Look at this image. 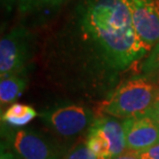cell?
Listing matches in <instances>:
<instances>
[{"instance_id": "1", "label": "cell", "mask_w": 159, "mask_h": 159, "mask_svg": "<svg viewBox=\"0 0 159 159\" xmlns=\"http://www.w3.org/2000/svg\"><path fill=\"white\" fill-rule=\"evenodd\" d=\"M63 8L49 40L62 72L111 83L149 55L124 0H68Z\"/></svg>"}, {"instance_id": "2", "label": "cell", "mask_w": 159, "mask_h": 159, "mask_svg": "<svg viewBox=\"0 0 159 159\" xmlns=\"http://www.w3.org/2000/svg\"><path fill=\"white\" fill-rule=\"evenodd\" d=\"M159 85L141 75L121 83L98 106V113L117 119H130L150 112Z\"/></svg>"}, {"instance_id": "3", "label": "cell", "mask_w": 159, "mask_h": 159, "mask_svg": "<svg viewBox=\"0 0 159 159\" xmlns=\"http://www.w3.org/2000/svg\"><path fill=\"white\" fill-rule=\"evenodd\" d=\"M33 34L26 25L19 24L0 40V78L24 74L31 58Z\"/></svg>"}, {"instance_id": "4", "label": "cell", "mask_w": 159, "mask_h": 159, "mask_svg": "<svg viewBox=\"0 0 159 159\" xmlns=\"http://www.w3.org/2000/svg\"><path fill=\"white\" fill-rule=\"evenodd\" d=\"M40 118L51 131L60 138H75L91 127L95 116L81 104L67 103L51 107L40 114Z\"/></svg>"}, {"instance_id": "5", "label": "cell", "mask_w": 159, "mask_h": 159, "mask_svg": "<svg viewBox=\"0 0 159 159\" xmlns=\"http://www.w3.org/2000/svg\"><path fill=\"white\" fill-rule=\"evenodd\" d=\"M12 152L22 159H61L62 150L51 136L35 129H16L6 134Z\"/></svg>"}, {"instance_id": "6", "label": "cell", "mask_w": 159, "mask_h": 159, "mask_svg": "<svg viewBox=\"0 0 159 159\" xmlns=\"http://www.w3.org/2000/svg\"><path fill=\"white\" fill-rule=\"evenodd\" d=\"M129 9L133 27L145 48L151 52L159 41L158 0H124Z\"/></svg>"}, {"instance_id": "7", "label": "cell", "mask_w": 159, "mask_h": 159, "mask_svg": "<svg viewBox=\"0 0 159 159\" xmlns=\"http://www.w3.org/2000/svg\"><path fill=\"white\" fill-rule=\"evenodd\" d=\"M123 126L127 151L141 153L159 143V125L149 114L124 120Z\"/></svg>"}, {"instance_id": "8", "label": "cell", "mask_w": 159, "mask_h": 159, "mask_svg": "<svg viewBox=\"0 0 159 159\" xmlns=\"http://www.w3.org/2000/svg\"><path fill=\"white\" fill-rule=\"evenodd\" d=\"M93 125L102 130L104 135L109 139L112 157L119 156L126 151L125 132H124L123 122L114 117L99 114L95 117Z\"/></svg>"}, {"instance_id": "9", "label": "cell", "mask_w": 159, "mask_h": 159, "mask_svg": "<svg viewBox=\"0 0 159 159\" xmlns=\"http://www.w3.org/2000/svg\"><path fill=\"white\" fill-rule=\"evenodd\" d=\"M36 116L37 112L34 107L28 104L15 102L2 113L1 121L11 127L20 128L28 125Z\"/></svg>"}, {"instance_id": "10", "label": "cell", "mask_w": 159, "mask_h": 159, "mask_svg": "<svg viewBox=\"0 0 159 159\" xmlns=\"http://www.w3.org/2000/svg\"><path fill=\"white\" fill-rule=\"evenodd\" d=\"M25 74V72H24ZM24 74L9 75L0 81V101L1 107L12 104L21 96L27 86V79Z\"/></svg>"}, {"instance_id": "11", "label": "cell", "mask_w": 159, "mask_h": 159, "mask_svg": "<svg viewBox=\"0 0 159 159\" xmlns=\"http://www.w3.org/2000/svg\"><path fill=\"white\" fill-rule=\"evenodd\" d=\"M86 145L96 159H112L109 139L102 130L92 124L86 136Z\"/></svg>"}, {"instance_id": "12", "label": "cell", "mask_w": 159, "mask_h": 159, "mask_svg": "<svg viewBox=\"0 0 159 159\" xmlns=\"http://www.w3.org/2000/svg\"><path fill=\"white\" fill-rule=\"evenodd\" d=\"M68 0H18V11L20 15L27 17L47 11H55L63 7Z\"/></svg>"}, {"instance_id": "13", "label": "cell", "mask_w": 159, "mask_h": 159, "mask_svg": "<svg viewBox=\"0 0 159 159\" xmlns=\"http://www.w3.org/2000/svg\"><path fill=\"white\" fill-rule=\"evenodd\" d=\"M142 72L144 77L159 84V41L146 57L142 65Z\"/></svg>"}, {"instance_id": "14", "label": "cell", "mask_w": 159, "mask_h": 159, "mask_svg": "<svg viewBox=\"0 0 159 159\" xmlns=\"http://www.w3.org/2000/svg\"><path fill=\"white\" fill-rule=\"evenodd\" d=\"M63 159H96V157L89 150L86 143L81 142L74 146Z\"/></svg>"}, {"instance_id": "15", "label": "cell", "mask_w": 159, "mask_h": 159, "mask_svg": "<svg viewBox=\"0 0 159 159\" xmlns=\"http://www.w3.org/2000/svg\"><path fill=\"white\" fill-rule=\"evenodd\" d=\"M138 155L141 159H159V143L149 148L148 150L138 153Z\"/></svg>"}, {"instance_id": "16", "label": "cell", "mask_w": 159, "mask_h": 159, "mask_svg": "<svg viewBox=\"0 0 159 159\" xmlns=\"http://www.w3.org/2000/svg\"><path fill=\"white\" fill-rule=\"evenodd\" d=\"M16 6H18V0H1V7L6 16L11 14Z\"/></svg>"}, {"instance_id": "17", "label": "cell", "mask_w": 159, "mask_h": 159, "mask_svg": "<svg viewBox=\"0 0 159 159\" xmlns=\"http://www.w3.org/2000/svg\"><path fill=\"white\" fill-rule=\"evenodd\" d=\"M152 118H153L155 121L157 122V124L159 125V92L156 96V99H155L153 106H152L150 112L148 113Z\"/></svg>"}, {"instance_id": "18", "label": "cell", "mask_w": 159, "mask_h": 159, "mask_svg": "<svg viewBox=\"0 0 159 159\" xmlns=\"http://www.w3.org/2000/svg\"><path fill=\"white\" fill-rule=\"evenodd\" d=\"M0 159H22L19 155H17L15 152L9 151L7 149H4L1 147V155H0Z\"/></svg>"}, {"instance_id": "19", "label": "cell", "mask_w": 159, "mask_h": 159, "mask_svg": "<svg viewBox=\"0 0 159 159\" xmlns=\"http://www.w3.org/2000/svg\"><path fill=\"white\" fill-rule=\"evenodd\" d=\"M112 159H141L138 153H134V152H130V151H125L124 153H122L119 156H116Z\"/></svg>"}, {"instance_id": "20", "label": "cell", "mask_w": 159, "mask_h": 159, "mask_svg": "<svg viewBox=\"0 0 159 159\" xmlns=\"http://www.w3.org/2000/svg\"><path fill=\"white\" fill-rule=\"evenodd\" d=\"M158 1H159V0H158Z\"/></svg>"}]
</instances>
